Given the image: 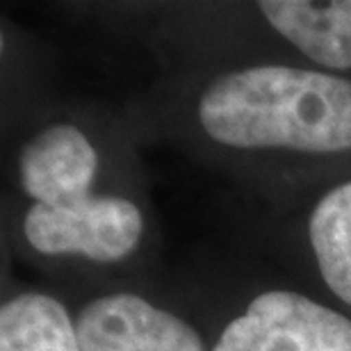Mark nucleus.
<instances>
[{
  "label": "nucleus",
  "mask_w": 351,
  "mask_h": 351,
  "mask_svg": "<svg viewBox=\"0 0 351 351\" xmlns=\"http://www.w3.org/2000/svg\"><path fill=\"white\" fill-rule=\"evenodd\" d=\"M199 121L233 149H351V80L308 69L251 66L215 80L201 96Z\"/></svg>",
  "instance_id": "1"
},
{
  "label": "nucleus",
  "mask_w": 351,
  "mask_h": 351,
  "mask_svg": "<svg viewBox=\"0 0 351 351\" xmlns=\"http://www.w3.org/2000/svg\"><path fill=\"white\" fill-rule=\"evenodd\" d=\"M23 230L41 254H78L96 263L121 261L142 240V213L121 196H80L27 210Z\"/></svg>",
  "instance_id": "2"
},
{
  "label": "nucleus",
  "mask_w": 351,
  "mask_h": 351,
  "mask_svg": "<svg viewBox=\"0 0 351 351\" xmlns=\"http://www.w3.org/2000/svg\"><path fill=\"white\" fill-rule=\"evenodd\" d=\"M213 351H351V319L301 294L274 290L251 301Z\"/></svg>",
  "instance_id": "3"
},
{
  "label": "nucleus",
  "mask_w": 351,
  "mask_h": 351,
  "mask_svg": "<svg viewBox=\"0 0 351 351\" xmlns=\"http://www.w3.org/2000/svg\"><path fill=\"white\" fill-rule=\"evenodd\" d=\"M75 331L82 351H206L192 326L135 294L91 301Z\"/></svg>",
  "instance_id": "4"
},
{
  "label": "nucleus",
  "mask_w": 351,
  "mask_h": 351,
  "mask_svg": "<svg viewBox=\"0 0 351 351\" xmlns=\"http://www.w3.org/2000/svg\"><path fill=\"white\" fill-rule=\"evenodd\" d=\"M19 167L23 192L34 203L58 206L89 194L98 156L75 125L58 123L25 144Z\"/></svg>",
  "instance_id": "5"
},
{
  "label": "nucleus",
  "mask_w": 351,
  "mask_h": 351,
  "mask_svg": "<svg viewBox=\"0 0 351 351\" xmlns=\"http://www.w3.org/2000/svg\"><path fill=\"white\" fill-rule=\"evenodd\" d=\"M271 27L328 69H351V0L347 3H261Z\"/></svg>",
  "instance_id": "6"
},
{
  "label": "nucleus",
  "mask_w": 351,
  "mask_h": 351,
  "mask_svg": "<svg viewBox=\"0 0 351 351\" xmlns=\"http://www.w3.org/2000/svg\"><path fill=\"white\" fill-rule=\"evenodd\" d=\"M0 351H82L66 308L48 294H21L0 311Z\"/></svg>",
  "instance_id": "7"
},
{
  "label": "nucleus",
  "mask_w": 351,
  "mask_h": 351,
  "mask_svg": "<svg viewBox=\"0 0 351 351\" xmlns=\"http://www.w3.org/2000/svg\"><path fill=\"white\" fill-rule=\"evenodd\" d=\"M311 244L326 285L351 306V180L317 203L311 217Z\"/></svg>",
  "instance_id": "8"
}]
</instances>
